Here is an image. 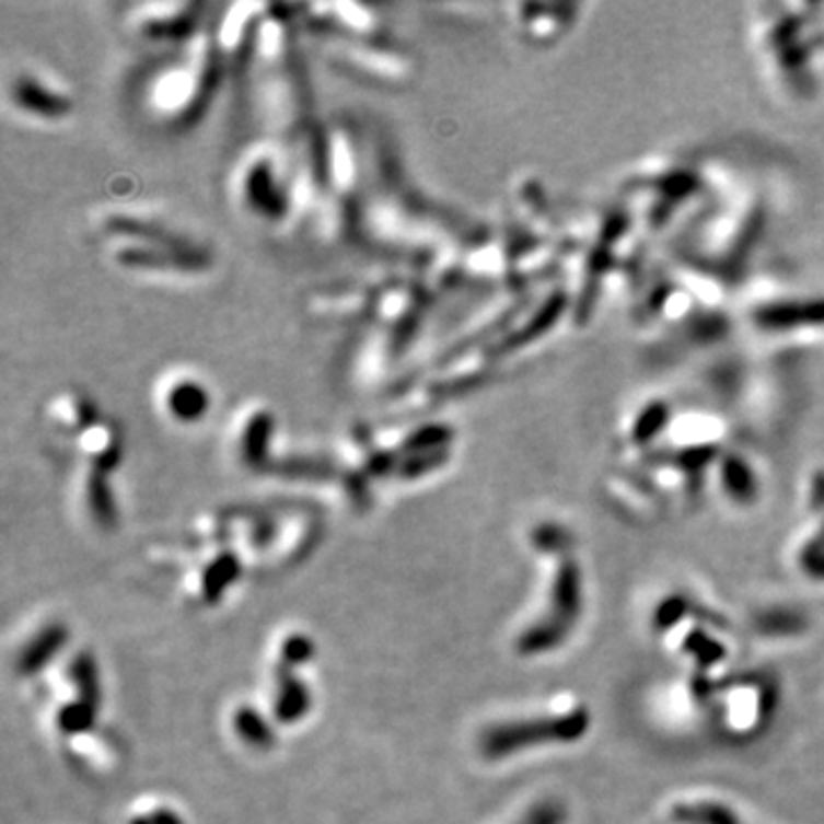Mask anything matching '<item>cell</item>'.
I'll list each match as a JSON object with an SVG mask.
<instances>
[{
    "label": "cell",
    "mask_w": 824,
    "mask_h": 824,
    "mask_svg": "<svg viewBox=\"0 0 824 824\" xmlns=\"http://www.w3.org/2000/svg\"><path fill=\"white\" fill-rule=\"evenodd\" d=\"M199 12L202 8L193 3L136 5L127 23L129 31L144 42H184L195 37Z\"/></svg>",
    "instance_id": "277c9868"
},
{
    "label": "cell",
    "mask_w": 824,
    "mask_h": 824,
    "mask_svg": "<svg viewBox=\"0 0 824 824\" xmlns=\"http://www.w3.org/2000/svg\"><path fill=\"white\" fill-rule=\"evenodd\" d=\"M278 144H259L247 152L236 170L239 202L268 222H278L293 211V167Z\"/></svg>",
    "instance_id": "6da1fadb"
},
{
    "label": "cell",
    "mask_w": 824,
    "mask_h": 824,
    "mask_svg": "<svg viewBox=\"0 0 824 824\" xmlns=\"http://www.w3.org/2000/svg\"><path fill=\"white\" fill-rule=\"evenodd\" d=\"M236 421H241L236 423V452L245 463L259 465L272 433V415L264 406H255L236 417Z\"/></svg>",
    "instance_id": "52a82bcc"
},
{
    "label": "cell",
    "mask_w": 824,
    "mask_h": 824,
    "mask_svg": "<svg viewBox=\"0 0 824 824\" xmlns=\"http://www.w3.org/2000/svg\"><path fill=\"white\" fill-rule=\"evenodd\" d=\"M79 444L98 467H113L119 461V433L115 423L106 419H96L92 427L79 433Z\"/></svg>",
    "instance_id": "9c48e42d"
},
{
    "label": "cell",
    "mask_w": 824,
    "mask_h": 824,
    "mask_svg": "<svg viewBox=\"0 0 824 824\" xmlns=\"http://www.w3.org/2000/svg\"><path fill=\"white\" fill-rule=\"evenodd\" d=\"M326 39L328 54L344 67L348 73L367 79L369 83L402 85L413 77V60L404 48L392 46L390 39H348L335 35H321Z\"/></svg>",
    "instance_id": "7a4b0ae2"
},
{
    "label": "cell",
    "mask_w": 824,
    "mask_h": 824,
    "mask_svg": "<svg viewBox=\"0 0 824 824\" xmlns=\"http://www.w3.org/2000/svg\"><path fill=\"white\" fill-rule=\"evenodd\" d=\"M115 262L124 270H165L177 275H199L209 268V255H205L199 247H174L159 243L121 245L115 249Z\"/></svg>",
    "instance_id": "3957f363"
},
{
    "label": "cell",
    "mask_w": 824,
    "mask_h": 824,
    "mask_svg": "<svg viewBox=\"0 0 824 824\" xmlns=\"http://www.w3.org/2000/svg\"><path fill=\"white\" fill-rule=\"evenodd\" d=\"M10 94H12L14 106L21 113L33 115L44 121L65 119L73 106L71 98L62 90L54 88L51 83L44 81L33 71H21L12 83Z\"/></svg>",
    "instance_id": "8992f818"
},
{
    "label": "cell",
    "mask_w": 824,
    "mask_h": 824,
    "mask_svg": "<svg viewBox=\"0 0 824 824\" xmlns=\"http://www.w3.org/2000/svg\"><path fill=\"white\" fill-rule=\"evenodd\" d=\"M48 421L56 429L67 433H83L88 427L98 419L96 408L92 406L90 398L79 390H65L60 392L51 404H48Z\"/></svg>",
    "instance_id": "ba28073f"
},
{
    "label": "cell",
    "mask_w": 824,
    "mask_h": 824,
    "mask_svg": "<svg viewBox=\"0 0 824 824\" xmlns=\"http://www.w3.org/2000/svg\"><path fill=\"white\" fill-rule=\"evenodd\" d=\"M159 402L163 413L177 423L199 421L211 406L205 383L186 371H174L163 379L159 387Z\"/></svg>",
    "instance_id": "5b68a950"
}]
</instances>
